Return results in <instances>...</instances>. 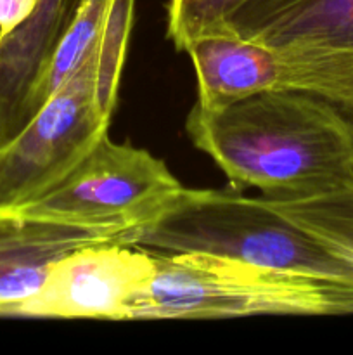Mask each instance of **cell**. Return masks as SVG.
Returning <instances> with one entry per match:
<instances>
[{"label":"cell","mask_w":353,"mask_h":355,"mask_svg":"<svg viewBox=\"0 0 353 355\" xmlns=\"http://www.w3.org/2000/svg\"><path fill=\"white\" fill-rule=\"evenodd\" d=\"M187 132L232 182L258 187L263 196L353 179V120L300 90H266L217 111L194 104Z\"/></svg>","instance_id":"obj_1"},{"label":"cell","mask_w":353,"mask_h":355,"mask_svg":"<svg viewBox=\"0 0 353 355\" xmlns=\"http://www.w3.org/2000/svg\"><path fill=\"white\" fill-rule=\"evenodd\" d=\"M125 245L165 253H206L266 269L353 283V250L307 227L266 198L185 189Z\"/></svg>","instance_id":"obj_2"},{"label":"cell","mask_w":353,"mask_h":355,"mask_svg":"<svg viewBox=\"0 0 353 355\" xmlns=\"http://www.w3.org/2000/svg\"><path fill=\"white\" fill-rule=\"evenodd\" d=\"M152 253L154 277L130 321L353 314V283L206 253Z\"/></svg>","instance_id":"obj_3"},{"label":"cell","mask_w":353,"mask_h":355,"mask_svg":"<svg viewBox=\"0 0 353 355\" xmlns=\"http://www.w3.org/2000/svg\"><path fill=\"white\" fill-rule=\"evenodd\" d=\"M224 30L279 54V90L320 97L353 120V0H249Z\"/></svg>","instance_id":"obj_4"},{"label":"cell","mask_w":353,"mask_h":355,"mask_svg":"<svg viewBox=\"0 0 353 355\" xmlns=\"http://www.w3.org/2000/svg\"><path fill=\"white\" fill-rule=\"evenodd\" d=\"M183 189L163 159L102 135L57 184L19 208L33 217L130 232L154 220Z\"/></svg>","instance_id":"obj_5"},{"label":"cell","mask_w":353,"mask_h":355,"mask_svg":"<svg viewBox=\"0 0 353 355\" xmlns=\"http://www.w3.org/2000/svg\"><path fill=\"white\" fill-rule=\"evenodd\" d=\"M154 272L151 250L118 241L80 246L52 263L37 295L14 315L130 321Z\"/></svg>","instance_id":"obj_6"},{"label":"cell","mask_w":353,"mask_h":355,"mask_svg":"<svg viewBox=\"0 0 353 355\" xmlns=\"http://www.w3.org/2000/svg\"><path fill=\"white\" fill-rule=\"evenodd\" d=\"M123 243L120 231L0 210V315H14L44 284L52 263L93 243Z\"/></svg>","instance_id":"obj_7"},{"label":"cell","mask_w":353,"mask_h":355,"mask_svg":"<svg viewBox=\"0 0 353 355\" xmlns=\"http://www.w3.org/2000/svg\"><path fill=\"white\" fill-rule=\"evenodd\" d=\"M182 52H187L196 69V104L206 111L224 110L280 87L279 54L269 45L230 30L192 38Z\"/></svg>","instance_id":"obj_8"},{"label":"cell","mask_w":353,"mask_h":355,"mask_svg":"<svg viewBox=\"0 0 353 355\" xmlns=\"http://www.w3.org/2000/svg\"><path fill=\"white\" fill-rule=\"evenodd\" d=\"M107 7H109V0H83L75 19L66 30L64 37L55 47L47 68L42 73L40 80L31 92L26 106V123L44 106L45 101L54 96L82 66L83 59L92 51L102 31Z\"/></svg>","instance_id":"obj_9"},{"label":"cell","mask_w":353,"mask_h":355,"mask_svg":"<svg viewBox=\"0 0 353 355\" xmlns=\"http://www.w3.org/2000/svg\"><path fill=\"white\" fill-rule=\"evenodd\" d=\"M249 0H168L166 35L176 51L201 35L224 30L232 14Z\"/></svg>","instance_id":"obj_10"},{"label":"cell","mask_w":353,"mask_h":355,"mask_svg":"<svg viewBox=\"0 0 353 355\" xmlns=\"http://www.w3.org/2000/svg\"><path fill=\"white\" fill-rule=\"evenodd\" d=\"M42 0H0V38L26 23Z\"/></svg>","instance_id":"obj_11"}]
</instances>
